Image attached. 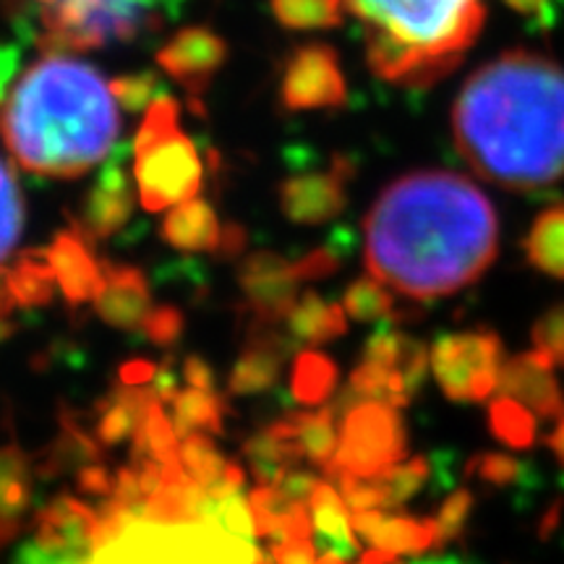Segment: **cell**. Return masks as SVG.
<instances>
[{
  "mask_svg": "<svg viewBox=\"0 0 564 564\" xmlns=\"http://www.w3.org/2000/svg\"><path fill=\"white\" fill-rule=\"evenodd\" d=\"M178 392H181L178 390V373H175V369H173V358H165L152 379V394L160 400L162 405H165V403H173L175 394Z\"/></svg>",
  "mask_w": 564,
  "mask_h": 564,
  "instance_id": "53",
  "label": "cell"
},
{
  "mask_svg": "<svg viewBox=\"0 0 564 564\" xmlns=\"http://www.w3.org/2000/svg\"><path fill=\"white\" fill-rule=\"evenodd\" d=\"M100 267L102 291L95 299V312L110 327L133 333V329L141 327L147 312L152 308V293L147 274L139 267L116 264L110 259H102Z\"/></svg>",
  "mask_w": 564,
  "mask_h": 564,
  "instance_id": "17",
  "label": "cell"
},
{
  "mask_svg": "<svg viewBox=\"0 0 564 564\" xmlns=\"http://www.w3.org/2000/svg\"><path fill=\"white\" fill-rule=\"evenodd\" d=\"M546 447L554 453L556 463L564 465V419H560V423L554 426V432L546 436Z\"/></svg>",
  "mask_w": 564,
  "mask_h": 564,
  "instance_id": "57",
  "label": "cell"
},
{
  "mask_svg": "<svg viewBox=\"0 0 564 564\" xmlns=\"http://www.w3.org/2000/svg\"><path fill=\"white\" fill-rule=\"evenodd\" d=\"M223 400L207 390L188 387L173 400V426L178 440L194 432H223Z\"/></svg>",
  "mask_w": 564,
  "mask_h": 564,
  "instance_id": "32",
  "label": "cell"
},
{
  "mask_svg": "<svg viewBox=\"0 0 564 564\" xmlns=\"http://www.w3.org/2000/svg\"><path fill=\"white\" fill-rule=\"evenodd\" d=\"M133 212L131 175L123 165V152H118L97 175L82 202V217L76 230L84 241H105L126 228Z\"/></svg>",
  "mask_w": 564,
  "mask_h": 564,
  "instance_id": "15",
  "label": "cell"
},
{
  "mask_svg": "<svg viewBox=\"0 0 564 564\" xmlns=\"http://www.w3.org/2000/svg\"><path fill=\"white\" fill-rule=\"evenodd\" d=\"M457 152L484 181L539 192L564 178V68L510 51L476 70L453 108Z\"/></svg>",
  "mask_w": 564,
  "mask_h": 564,
  "instance_id": "2",
  "label": "cell"
},
{
  "mask_svg": "<svg viewBox=\"0 0 564 564\" xmlns=\"http://www.w3.org/2000/svg\"><path fill=\"white\" fill-rule=\"evenodd\" d=\"M470 510H474V494L468 489H457L442 502V510L436 514V528H440V544H449L465 531Z\"/></svg>",
  "mask_w": 564,
  "mask_h": 564,
  "instance_id": "43",
  "label": "cell"
},
{
  "mask_svg": "<svg viewBox=\"0 0 564 564\" xmlns=\"http://www.w3.org/2000/svg\"><path fill=\"white\" fill-rule=\"evenodd\" d=\"M429 478H432V463L426 457H411V460L392 465L390 470L377 476L384 494V507H403L426 486Z\"/></svg>",
  "mask_w": 564,
  "mask_h": 564,
  "instance_id": "40",
  "label": "cell"
},
{
  "mask_svg": "<svg viewBox=\"0 0 564 564\" xmlns=\"http://www.w3.org/2000/svg\"><path fill=\"white\" fill-rule=\"evenodd\" d=\"M291 390L301 405H327V400L337 390V366L319 350L299 352L293 364Z\"/></svg>",
  "mask_w": 564,
  "mask_h": 564,
  "instance_id": "31",
  "label": "cell"
},
{
  "mask_svg": "<svg viewBox=\"0 0 564 564\" xmlns=\"http://www.w3.org/2000/svg\"><path fill=\"white\" fill-rule=\"evenodd\" d=\"M243 455L249 460L251 476L257 478V484L278 486L280 478L301 460L299 442L291 436L280 434L278 429L267 426L264 432L253 434L249 442L243 444Z\"/></svg>",
  "mask_w": 564,
  "mask_h": 564,
  "instance_id": "27",
  "label": "cell"
},
{
  "mask_svg": "<svg viewBox=\"0 0 564 564\" xmlns=\"http://www.w3.org/2000/svg\"><path fill=\"white\" fill-rule=\"evenodd\" d=\"M340 497L350 512L364 510H384V494L377 478L364 476H340Z\"/></svg>",
  "mask_w": 564,
  "mask_h": 564,
  "instance_id": "44",
  "label": "cell"
},
{
  "mask_svg": "<svg viewBox=\"0 0 564 564\" xmlns=\"http://www.w3.org/2000/svg\"><path fill=\"white\" fill-rule=\"evenodd\" d=\"M533 345L552 356V361L564 369V303L549 308L539 322L533 324Z\"/></svg>",
  "mask_w": 564,
  "mask_h": 564,
  "instance_id": "45",
  "label": "cell"
},
{
  "mask_svg": "<svg viewBox=\"0 0 564 564\" xmlns=\"http://www.w3.org/2000/svg\"><path fill=\"white\" fill-rule=\"evenodd\" d=\"M371 546L392 554H423L440 549V528L436 518H411V514H384L382 525L371 535Z\"/></svg>",
  "mask_w": 564,
  "mask_h": 564,
  "instance_id": "29",
  "label": "cell"
},
{
  "mask_svg": "<svg viewBox=\"0 0 564 564\" xmlns=\"http://www.w3.org/2000/svg\"><path fill=\"white\" fill-rule=\"evenodd\" d=\"M505 3L518 13H525V17H539L546 9L549 0H505Z\"/></svg>",
  "mask_w": 564,
  "mask_h": 564,
  "instance_id": "58",
  "label": "cell"
},
{
  "mask_svg": "<svg viewBox=\"0 0 564 564\" xmlns=\"http://www.w3.org/2000/svg\"><path fill=\"white\" fill-rule=\"evenodd\" d=\"M465 474L476 476L478 481L491 486V489H525L539 481L533 465L505 453H481L468 463Z\"/></svg>",
  "mask_w": 564,
  "mask_h": 564,
  "instance_id": "36",
  "label": "cell"
},
{
  "mask_svg": "<svg viewBox=\"0 0 564 564\" xmlns=\"http://www.w3.org/2000/svg\"><path fill=\"white\" fill-rule=\"evenodd\" d=\"M183 329H186V319H183L181 308L162 303V306H152L147 312L139 333L160 348H173L181 340Z\"/></svg>",
  "mask_w": 564,
  "mask_h": 564,
  "instance_id": "41",
  "label": "cell"
},
{
  "mask_svg": "<svg viewBox=\"0 0 564 564\" xmlns=\"http://www.w3.org/2000/svg\"><path fill=\"white\" fill-rule=\"evenodd\" d=\"M384 512L382 510H364V512H350V525L356 531L358 539L371 541V535L377 533V528L382 525Z\"/></svg>",
  "mask_w": 564,
  "mask_h": 564,
  "instance_id": "56",
  "label": "cell"
},
{
  "mask_svg": "<svg viewBox=\"0 0 564 564\" xmlns=\"http://www.w3.org/2000/svg\"><path fill=\"white\" fill-rule=\"evenodd\" d=\"M394 560H398V554L384 552V549L371 546L369 552H364V554H361V562H358V564H392Z\"/></svg>",
  "mask_w": 564,
  "mask_h": 564,
  "instance_id": "59",
  "label": "cell"
},
{
  "mask_svg": "<svg viewBox=\"0 0 564 564\" xmlns=\"http://www.w3.org/2000/svg\"><path fill=\"white\" fill-rule=\"evenodd\" d=\"M489 429L512 449H531L535 442V415L518 400L499 394L489 405Z\"/></svg>",
  "mask_w": 564,
  "mask_h": 564,
  "instance_id": "35",
  "label": "cell"
},
{
  "mask_svg": "<svg viewBox=\"0 0 564 564\" xmlns=\"http://www.w3.org/2000/svg\"><path fill=\"white\" fill-rule=\"evenodd\" d=\"M121 131L110 82L68 53H45L19 76L0 112L11 158L51 178H79L108 158Z\"/></svg>",
  "mask_w": 564,
  "mask_h": 564,
  "instance_id": "3",
  "label": "cell"
},
{
  "mask_svg": "<svg viewBox=\"0 0 564 564\" xmlns=\"http://www.w3.org/2000/svg\"><path fill=\"white\" fill-rule=\"evenodd\" d=\"M352 178V165L345 158H335L329 173L291 175L280 183V209L291 223L322 225L340 215L348 204L345 181Z\"/></svg>",
  "mask_w": 564,
  "mask_h": 564,
  "instance_id": "13",
  "label": "cell"
},
{
  "mask_svg": "<svg viewBox=\"0 0 564 564\" xmlns=\"http://www.w3.org/2000/svg\"><path fill=\"white\" fill-rule=\"evenodd\" d=\"M348 100L340 58L329 45L312 42L295 47L280 79V102L285 110H329Z\"/></svg>",
  "mask_w": 564,
  "mask_h": 564,
  "instance_id": "10",
  "label": "cell"
},
{
  "mask_svg": "<svg viewBox=\"0 0 564 564\" xmlns=\"http://www.w3.org/2000/svg\"><path fill=\"white\" fill-rule=\"evenodd\" d=\"M299 278L293 264L274 251H253L238 267V285L257 322L280 324L299 301Z\"/></svg>",
  "mask_w": 564,
  "mask_h": 564,
  "instance_id": "11",
  "label": "cell"
},
{
  "mask_svg": "<svg viewBox=\"0 0 564 564\" xmlns=\"http://www.w3.org/2000/svg\"><path fill=\"white\" fill-rule=\"evenodd\" d=\"M228 58V45L207 26H186L158 51V63L175 84L196 97L209 89L217 70Z\"/></svg>",
  "mask_w": 564,
  "mask_h": 564,
  "instance_id": "12",
  "label": "cell"
},
{
  "mask_svg": "<svg viewBox=\"0 0 564 564\" xmlns=\"http://www.w3.org/2000/svg\"><path fill=\"white\" fill-rule=\"evenodd\" d=\"M58 288L70 306H82L102 291V267L76 230H61L45 249Z\"/></svg>",
  "mask_w": 564,
  "mask_h": 564,
  "instance_id": "19",
  "label": "cell"
},
{
  "mask_svg": "<svg viewBox=\"0 0 564 564\" xmlns=\"http://www.w3.org/2000/svg\"><path fill=\"white\" fill-rule=\"evenodd\" d=\"M76 486H79V491L87 494V497L105 499L110 497L112 491V476L102 463H89L76 470Z\"/></svg>",
  "mask_w": 564,
  "mask_h": 564,
  "instance_id": "50",
  "label": "cell"
},
{
  "mask_svg": "<svg viewBox=\"0 0 564 564\" xmlns=\"http://www.w3.org/2000/svg\"><path fill=\"white\" fill-rule=\"evenodd\" d=\"M408 436L398 408L379 403V400H361L345 413L340 442L333 463L324 465V476H364L377 478L392 465L405 460Z\"/></svg>",
  "mask_w": 564,
  "mask_h": 564,
  "instance_id": "8",
  "label": "cell"
},
{
  "mask_svg": "<svg viewBox=\"0 0 564 564\" xmlns=\"http://www.w3.org/2000/svg\"><path fill=\"white\" fill-rule=\"evenodd\" d=\"M249 507L253 514V523H257L259 539H272L274 544L285 541L288 525H291L299 502L288 499L278 486L259 484L257 489L249 494Z\"/></svg>",
  "mask_w": 564,
  "mask_h": 564,
  "instance_id": "34",
  "label": "cell"
},
{
  "mask_svg": "<svg viewBox=\"0 0 564 564\" xmlns=\"http://www.w3.org/2000/svg\"><path fill=\"white\" fill-rule=\"evenodd\" d=\"M288 329L293 343L322 345L348 333V314L337 303L324 301L319 293L308 291L295 301L293 312L288 314Z\"/></svg>",
  "mask_w": 564,
  "mask_h": 564,
  "instance_id": "25",
  "label": "cell"
},
{
  "mask_svg": "<svg viewBox=\"0 0 564 564\" xmlns=\"http://www.w3.org/2000/svg\"><path fill=\"white\" fill-rule=\"evenodd\" d=\"M89 564H264L253 541L207 523L139 518L91 554Z\"/></svg>",
  "mask_w": 564,
  "mask_h": 564,
  "instance_id": "6",
  "label": "cell"
},
{
  "mask_svg": "<svg viewBox=\"0 0 564 564\" xmlns=\"http://www.w3.org/2000/svg\"><path fill=\"white\" fill-rule=\"evenodd\" d=\"M408 564H468L465 560H460V556H421V560H413Z\"/></svg>",
  "mask_w": 564,
  "mask_h": 564,
  "instance_id": "62",
  "label": "cell"
},
{
  "mask_svg": "<svg viewBox=\"0 0 564 564\" xmlns=\"http://www.w3.org/2000/svg\"><path fill=\"white\" fill-rule=\"evenodd\" d=\"M308 512L314 523V544L322 554H335L350 562L358 556V535L350 525V510L345 507L340 491L333 484L319 481L312 499H308Z\"/></svg>",
  "mask_w": 564,
  "mask_h": 564,
  "instance_id": "21",
  "label": "cell"
},
{
  "mask_svg": "<svg viewBox=\"0 0 564 564\" xmlns=\"http://www.w3.org/2000/svg\"><path fill=\"white\" fill-rule=\"evenodd\" d=\"M61 432L40 453L34 463V476L58 478L70 470H79L84 465L97 463L102 457V444L84 432V426L68 408H61Z\"/></svg>",
  "mask_w": 564,
  "mask_h": 564,
  "instance_id": "23",
  "label": "cell"
},
{
  "mask_svg": "<svg viewBox=\"0 0 564 564\" xmlns=\"http://www.w3.org/2000/svg\"><path fill=\"white\" fill-rule=\"evenodd\" d=\"M280 26L293 32H319L343 24L345 0H270Z\"/></svg>",
  "mask_w": 564,
  "mask_h": 564,
  "instance_id": "33",
  "label": "cell"
},
{
  "mask_svg": "<svg viewBox=\"0 0 564 564\" xmlns=\"http://www.w3.org/2000/svg\"><path fill=\"white\" fill-rule=\"evenodd\" d=\"M560 510H562L560 505L552 507V512H549L546 518H544V525H541V535H549V533L554 531L556 523H560Z\"/></svg>",
  "mask_w": 564,
  "mask_h": 564,
  "instance_id": "63",
  "label": "cell"
},
{
  "mask_svg": "<svg viewBox=\"0 0 564 564\" xmlns=\"http://www.w3.org/2000/svg\"><path fill=\"white\" fill-rule=\"evenodd\" d=\"M13 306H17V301H13L9 285H6V270H0V316H9Z\"/></svg>",
  "mask_w": 564,
  "mask_h": 564,
  "instance_id": "60",
  "label": "cell"
},
{
  "mask_svg": "<svg viewBox=\"0 0 564 564\" xmlns=\"http://www.w3.org/2000/svg\"><path fill=\"white\" fill-rule=\"evenodd\" d=\"M554 361L544 350L533 348L507 358L499 371L497 392L518 400L539 419H564V390L554 377Z\"/></svg>",
  "mask_w": 564,
  "mask_h": 564,
  "instance_id": "14",
  "label": "cell"
},
{
  "mask_svg": "<svg viewBox=\"0 0 564 564\" xmlns=\"http://www.w3.org/2000/svg\"><path fill=\"white\" fill-rule=\"evenodd\" d=\"M178 457L186 476L192 478L194 484L204 486V489H209V486L220 481L225 465H228L209 432H194L183 436L178 444Z\"/></svg>",
  "mask_w": 564,
  "mask_h": 564,
  "instance_id": "37",
  "label": "cell"
},
{
  "mask_svg": "<svg viewBox=\"0 0 564 564\" xmlns=\"http://www.w3.org/2000/svg\"><path fill=\"white\" fill-rule=\"evenodd\" d=\"M319 560V549L314 539H285L272 546L274 564H316Z\"/></svg>",
  "mask_w": 564,
  "mask_h": 564,
  "instance_id": "49",
  "label": "cell"
},
{
  "mask_svg": "<svg viewBox=\"0 0 564 564\" xmlns=\"http://www.w3.org/2000/svg\"><path fill=\"white\" fill-rule=\"evenodd\" d=\"M152 400H158L152 390L147 392L141 387L118 384L95 408V440L102 447H118V444L131 440Z\"/></svg>",
  "mask_w": 564,
  "mask_h": 564,
  "instance_id": "24",
  "label": "cell"
},
{
  "mask_svg": "<svg viewBox=\"0 0 564 564\" xmlns=\"http://www.w3.org/2000/svg\"><path fill=\"white\" fill-rule=\"evenodd\" d=\"M118 373H121V384L141 387V384L152 382L158 369H154V364L144 361V358H133V361H126Z\"/></svg>",
  "mask_w": 564,
  "mask_h": 564,
  "instance_id": "55",
  "label": "cell"
},
{
  "mask_svg": "<svg viewBox=\"0 0 564 564\" xmlns=\"http://www.w3.org/2000/svg\"><path fill=\"white\" fill-rule=\"evenodd\" d=\"M337 246H322V249H314L312 253H306V257H301L299 262L293 264L295 270V278L301 282L306 280H324L329 278V274L337 272V267H340V257H337Z\"/></svg>",
  "mask_w": 564,
  "mask_h": 564,
  "instance_id": "47",
  "label": "cell"
},
{
  "mask_svg": "<svg viewBox=\"0 0 564 564\" xmlns=\"http://www.w3.org/2000/svg\"><path fill=\"white\" fill-rule=\"evenodd\" d=\"M288 352H291V343L282 340L274 324L253 322L249 343L230 371L228 392L232 398H246V394L272 390L278 384Z\"/></svg>",
  "mask_w": 564,
  "mask_h": 564,
  "instance_id": "18",
  "label": "cell"
},
{
  "mask_svg": "<svg viewBox=\"0 0 564 564\" xmlns=\"http://www.w3.org/2000/svg\"><path fill=\"white\" fill-rule=\"evenodd\" d=\"M366 26V61L379 79L429 87L453 74L484 26V0H345Z\"/></svg>",
  "mask_w": 564,
  "mask_h": 564,
  "instance_id": "4",
  "label": "cell"
},
{
  "mask_svg": "<svg viewBox=\"0 0 564 564\" xmlns=\"http://www.w3.org/2000/svg\"><path fill=\"white\" fill-rule=\"evenodd\" d=\"M335 405H319L316 411L308 413H293V429H295V442H299L301 455L314 465H329L337 453V436L335 429Z\"/></svg>",
  "mask_w": 564,
  "mask_h": 564,
  "instance_id": "30",
  "label": "cell"
},
{
  "mask_svg": "<svg viewBox=\"0 0 564 564\" xmlns=\"http://www.w3.org/2000/svg\"><path fill=\"white\" fill-rule=\"evenodd\" d=\"M429 364L444 398L453 403H484L497 392L505 348L491 329L442 335L432 345Z\"/></svg>",
  "mask_w": 564,
  "mask_h": 564,
  "instance_id": "9",
  "label": "cell"
},
{
  "mask_svg": "<svg viewBox=\"0 0 564 564\" xmlns=\"http://www.w3.org/2000/svg\"><path fill=\"white\" fill-rule=\"evenodd\" d=\"M220 220L209 202L194 199L171 207L160 225V238L175 251H217L220 246Z\"/></svg>",
  "mask_w": 564,
  "mask_h": 564,
  "instance_id": "22",
  "label": "cell"
},
{
  "mask_svg": "<svg viewBox=\"0 0 564 564\" xmlns=\"http://www.w3.org/2000/svg\"><path fill=\"white\" fill-rule=\"evenodd\" d=\"M17 333H19V324L9 319V316H0V345L9 343Z\"/></svg>",
  "mask_w": 564,
  "mask_h": 564,
  "instance_id": "61",
  "label": "cell"
},
{
  "mask_svg": "<svg viewBox=\"0 0 564 564\" xmlns=\"http://www.w3.org/2000/svg\"><path fill=\"white\" fill-rule=\"evenodd\" d=\"M366 270L415 301L453 295L489 270L499 220L476 183L449 171L400 175L364 223Z\"/></svg>",
  "mask_w": 564,
  "mask_h": 564,
  "instance_id": "1",
  "label": "cell"
},
{
  "mask_svg": "<svg viewBox=\"0 0 564 564\" xmlns=\"http://www.w3.org/2000/svg\"><path fill=\"white\" fill-rule=\"evenodd\" d=\"M343 308L356 322H377L392 316L394 295L390 293V285H384L377 278H361L348 285Z\"/></svg>",
  "mask_w": 564,
  "mask_h": 564,
  "instance_id": "39",
  "label": "cell"
},
{
  "mask_svg": "<svg viewBox=\"0 0 564 564\" xmlns=\"http://www.w3.org/2000/svg\"><path fill=\"white\" fill-rule=\"evenodd\" d=\"M24 230V196L11 165L0 158V264L17 249Z\"/></svg>",
  "mask_w": 564,
  "mask_h": 564,
  "instance_id": "38",
  "label": "cell"
},
{
  "mask_svg": "<svg viewBox=\"0 0 564 564\" xmlns=\"http://www.w3.org/2000/svg\"><path fill=\"white\" fill-rule=\"evenodd\" d=\"M91 556L84 554H68V552H55V549L42 546L37 539L24 541L13 554L11 564H89Z\"/></svg>",
  "mask_w": 564,
  "mask_h": 564,
  "instance_id": "48",
  "label": "cell"
},
{
  "mask_svg": "<svg viewBox=\"0 0 564 564\" xmlns=\"http://www.w3.org/2000/svg\"><path fill=\"white\" fill-rule=\"evenodd\" d=\"M183 379H186L188 387H196V390H215V371L199 356H186V361H183Z\"/></svg>",
  "mask_w": 564,
  "mask_h": 564,
  "instance_id": "54",
  "label": "cell"
},
{
  "mask_svg": "<svg viewBox=\"0 0 564 564\" xmlns=\"http://www.w3.org/2000/svg\"><path fill=\"white\" fill-rule=\"evenodd\" d=\"M42 53H82L129 42L154 21L158 0H32Z\"/></svg>",
  "mask_w": 564,
  "mask_h": 564,
  "instance_id": "7",
  "label": "cell"
},
{
  "mask_svg": "<svg viewBox=\"0 0 564 564\" xmlns=\"http://www.w3.org/2000/svg\"><path fill=\"white\" fill-rule=\"evenodd\" d=\"M316 564H348V562L340 560V556H335V554H324L322 560H316Z\"/></svg>",
  "mask_w": 564,
  "mask_h": 564,
  "instance_id": "64",
  "label": "cell"
},
{
  "mask_svg": "<svg viewBox=\"0 0 564 564\" xmlns=\"http://www.w3.org/2000/svg\"><path fill=\"white\" fill-rule=\"evenodd\" d=\"M6 285L17 301V306L24 308H42L51 306L55 299V272L47 262L45 249H30L17 259V264L6 272Z\"/></svg>",
  "mask_w": 564,
  "mask_h": 564,
  "instance_id": "26",
  "label": "cell"
},
{
  "mask_svg": "<svg viewBox=\"0 0 564 564\" xmlns=\"http://www.w3.org/2000/svg\"><path fill=\"white\" fill-rule=\"evenodd\" d=\"M322 478H316L314 474H308V470H299V468H291L285 476L280 478L278 489L285 494L288 499H293V502L299 505H308V499H312V494L316 486H319Z\"/></svg>",
  "mask_w": 564,
  "mask_h": 564,
  "instance_id": "51",
  "label": "cell"
},
{
  "mask_svg": "<svg viewBox=\"0 0 564 564\" xmlns=\"http://www.w3.org/2000/svg\"><path fill=\"white\" fill-rule=\"evenodd\" d=\"M246 249H249V232H246L243 225L238 223L225 225L220 246H217V257H220L223 262H232V259L241 257Z\"/></svg>",
  "mask_w": 564,
  "mask_h": 564,
  "instance_id": "52",
  "label": "cell"
},
{
  "mask_svg": "<svg viewBox=\"0 0 564 564\" xmlns=\"http://www.w3.org/2000/svg\"><path fill=\"white\" fill-rule=\"evenodd\" d=\"M133 178L147 212L171 209L194 199L202 188L204 167L194 141L181 131L178 102L154 97L144 123L133 139Z\"/></svg>",
  "mask_w": 564,
  "mask_h": 564,
  "instance_id": "5",
  "label": "cell"
},
{
  "mask_svg": "<svg viewBox=\"0 0 564 564\" xmlns=\"http://www.w3.org/2000/svg\"><path fill=\"white\" fill-rule=\"evenodd\" d=\"M158 84H160L158 76L147 70V74H131V76H121V79H112L110 89L121 108L137 112V110L150 108L154 97H160Z\"/></svg>",
  "mask_w": 564,
  "mask_h": 564,
  "instance_id": "42",
  "label": "cell"
},
{
  "mask_svg": "<svg viewBox=\"0 0 564 564\" xmlns=\"http://www.w3.org/2000/svg\"><path fill=\"white\" fill-rule=\"evenodd\" d=\"M405 337L408 335L394 333L392 327L377 329V333H373L364 345V361L379 364V366H384V369H398V361H400V352H403Z\"/></svg>",
  "mask_w": 564,
  "mask_h": 564,
  "instance_id": "46",
  "label": "cell"
},
{
  "mask_svg": "<svg viewBox=\"0 0 564 564\" xmlns=\"http://www.w3.org/2000/svg\"><path fill=\"white\" fill-rule=\"evenodd\" d=\"M34 463L17 444L0 447V546L21 533L24 514L32 505Z\"/></svg>",
  "mask_w": 564,
  "mask_h": 564,
  "instance_id": "20",
  "label": "cell"
},
{
  "mask_svg": "<svg viewBox=\"0 0 564 564\" xmlns=\"http://www.w3.org/2000/svg\"><path fill=\"white\" fill-rule=\"evenodd\" d=\"M523 251L533 270L564 280V204L549 207L535 217L523 241Z\"/></svg>",
  "mask_w": 564,
  "mask_h": 564,
  "instance_id": "28",
  "label": "cell"
},
{
  "mask_svg": "<svg viewBox=\"0 0 564 564\" xmlns=\"http://www.w3.org/2000/svg\"><path fill=\"white\" fill-rule=\"evenodd\" d=\"M100 514L70 494H58L34 514V539L55 552L91 556L97 549Z\"/></svg>",
  "mask_w": 564,
  "mask_h": 564,
  "instance_id": "16",
  "label": "cell"
}]
</instances>
